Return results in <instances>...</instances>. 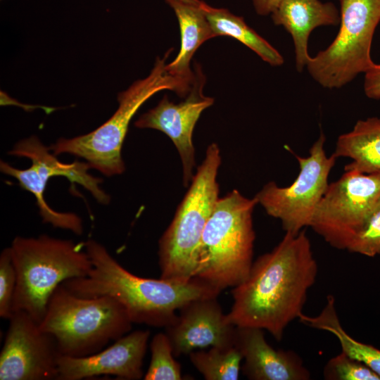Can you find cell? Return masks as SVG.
Segmentation results:
<instances>
[{
	"instance_id": "6da1fadb",
	"label": "cell",
	"mask_w": 380,
	"mask_h": 380,
	"mask_svg": "<svg viewBox=\"0 0 380 380\" xmlns=\"http://www.w3.org/2000/svg\"><path fill=\"white\" fill-rule=\"evenodd\" d=\"M318 266L305 229L286 232L270 251L253 261L246 279L232 288L227 314L238 327H255L281 341L288 325L303 313Z\"/></svg>"
},
{
	"instance_id": "7a4b0ae2",
	"label": "cell",
	"mask_w": 380,
	"mask_h": 380,
	"mask_svg": "<svg viewBox=\"0 0 380 380\" xmlns=\"http://www.w3.org/2000/svg\"><path fill=\"white\" fill-rule=\"evenodd\" d=\"M92 268L87 276L63 283L74 293L84 297L110 296L125 309L133 324L166 327L187 303L198 298L218 297L221 293L194 277L187 282L135 275L123 267L100 243L84 242Z\"/></svg>"
},
{
	"instance_id": "3957f363",
	"label": "cell",
	"mask_w": 380,
	"mask_h": 380,
	"mask_svg": "<svg viewBox=\"0 0 380 380\" xmlns=\"http://www.w3.org/2000/svg\"><path fill=\"white\" fill-rule=\"evenodd\" d=\"M257 204L236 189L219 198L201 237L194 277L220 291L246 279L253 262Z\"/></svg>"
},
{
	"instance_id": "277c9868",
	"label": "cell",
	"mask_w": 380,
	"mask_h": 380,
	"mask_svg": "<svg viewBox=\"0 0 380 380\" xmlns=\"http://www.w3.org/2000/svg\"><path fill=\"white\" fill-rule=\"evenodd\" d=\"M10 248L17 274L13 312L24 311L38 324L55 289L68 279L87 276L92 268L84 242L45 234L16 236Z\"/></svg>"
},
{
	"instance_id": "5b68a950",
	"label": "cell",
	"mask_w": 380,
	"mask_h": 380,
	"mask_svg": "<svg viewBox=\"0 0 380 380\" xmlns=\"http://www.w3.org/2000/svg\"><path fill=\"white\" fill-rule=\"evenodd\" d=\"M132 324L115 299L80 296L61 284L50 297L39 327L55 338L61 355L79 357L101 350L130 332Z\"/></svg>"
},
{
	"instance_id": "8992f818",
	"label": "cell",
	"mask_w": 380,
	"mask_h": 380,
	"mask_svg": "<svg viewBox=\"0 0 380 380\" xmlns=\"http://www.w3.org/2000/svg\"><path fill=\"white\" fill-rule=\"evenodd\" d=\"M170 49L163 58H157L150 74L134 82L118 96V108L103 125L87 134L71 139H59L49 148L53 154L70 153L82 158L103 175L122 174L125 169L122 148L129 125L139 108L153 95L171 90L180 96L189 93L191 82L173 76L166 69Z\"/></svg>"
},
{
	"instance_id": "52a82bcc",
	"label": "cell",
	"mask_w": 380,
	"mask_h": 380,
	"mask_svg": "<svg viewBox=\"0 0 380 380\" xmlns=\"http://www.w3.org/2000/svg\"><path fill=\"white\" fill-rule=\"evenodd\" d=\"M219 146L210 144L172 221L158 243L160 278L187 282L194 278L201 237L219 199Z\"/></svg>"
},
{
	"instance_id": "ba28073f",
	"label": "cell",
	"mask_w": 380,
	"mask_h": 380,
	"mask_svg": "<svg viewBox=\"0 0 380 380\" xmlns=\"http://www.w3.org/2000/svg\"><path fill=\"white\" fill-rule=\"evenodd\" d=\"M340 23L331 44L310 57V76L327 89L341 88L375 63L371 47L380 22V0H339Z\"/></svg>"
},
{
	"instance_id": "9c48e42d",
	"label": "cell",
	"mask_w": 380,
	"mask_h": 380,
	"mask_svg": "<svg viewBox=\"0 0 380 380\" xmlns=\"http://www.w3.org/2000/svg\"><path fill=\"white\" fill-rule=\"evenodd\" d=\"M50 151L37 137L31 136L19 141L8 152L10 155L30 159V167L18 169L1 161L0 170L4 174L15 178L21 188L33 194L44 223L80 235L83 232V225L79 216L72 213L57 212L46 202L44 191L49 179L56 176L65 177L72 184L76 183L82 186L101 204L109 203L110 197L100 186L102 179L88 172L91 167L86 161L64 163Z\"/></svg>"
},
{
	"instance_id": "30bf717a",
	"label": "cell",
	"mask_w": 380,
	"mask_h": 380,
	"mask_svg": "<svg viewBox=\"0 0 380 380\" xmlns=\"http://www.w3.org/2000/svg\"><path fill=\"white\" fill-rule=\"evenodd\" d=\"M380 206V170H345L329 183L310 227L331 246L347 250L356 234Z\"/></svg>"
},
{
	"instance_id": "8fae6325",
	"label": "cell",
	"mask_w": 380,
	"mask_h": 380,
	"mask_svg": "<svg viewBox=\"0 0 380 380\" xmlns=\"http://www.w3.org/2000/svg\"><path fill=\"white\" fill-rule=\"evenodd\" d=\"M325 136L321 132L306 157L293 153L299 173L287 186L270 182L255 196L270 216L280 220L285 232L296 234L310 227L315 210L328 186V178L338 158L327 156Z\"/></svg>"
},
{
	"instance_id": "7c38bea8",
	"label": "cell",
	"mask_w": 380,
	"mask_h": 380,
	"mask_svg": "<svg viewBox=\"0 0 380 380\" xmlns=\"http://www.w3.org/2000/svg\"><path fill=\"white\" fill-rule=\"evenodd\" d=\"M0 353L1 380L58 379L61 355L55 338L22 310L14 311Z\"/></svg>"
},
{
	"instance_id": "4fadbf2b",
	"label": "cell",
	"mask_w": 380,
	"mask_h": 380,
	"mask_svg": "<svg viewBox=\"0 0 380 380\" xmlns=\"http://www.w3.org/2000/svg\"><path fill=\"white\" fill-rule=\"evenodd\" d=\"M205 77L200 69L186 99L175 103L164 96L158 105L141 115L135 122L138 128H150L165 134L175 144L182 160L183 184L187 186L194 177L195 149L192 134L195 125L204 110L214 103L213 98L203 93Z\"/></svg>"
},
{
	"instance_id": "5bb4252c",
	"label": "cell",
	"mask_w": 380,
	"mask_h": 380,
	"mask_svg": "<svg viewBox=\"0 0 380 380\" xmlns=\"http://www.w3.org/2000/svg\"><path fill=\"white\" fill-rule=\"evenodd\" d=\"M236 328L217 297H206L183 305L175 320L164 329L177 357L208 347L234 346Z\"/></svg>"
},
{
	"instance_id": "9a60e30c",
	"label": "cell",
	"mask_w": 380,
	"mask_h": 380,
	"mask_svg": "<svg viewBox=\"0 0 380 380\" xmlns=\"http://www.w3.org/2000/svg\"><path fill=\"white\" fill-rule=\"evenodd\" d=\"M150 331H130L107 348L85 357L61 355L57 380H81L100 375H113L120 379L138 380L142 369Z\"/></svg>"
},
{
	"instance_id": "2e32d148",
	"label": "cell",
	"mask_w": 380,
	"mask_h": 380,
	"mask_svg": "<svg viewBox=\"0 0 380 380\" xmlns=\"http://www.w3.org/2000/svg\"><path fill=\"white\" fill-rule=\"evenodd\" d=\"M264 330L236 328L234 346L243 355V374L251 380H309L310 372L294 351L274 349Z\"/></svg>"
},
{
	"instance_id": "e0dca14e",
	"label": "cell",
	"mask_w": 380,
	"mask_h": 380,
	"mask_svg": "<svg viewBox=\"0 0 380 380\" xmlns=\"http://www.w3.org/2000/svg\"><path fill=\"white\" fill-rule=\"evenodd\" d=\"M271 15L274 23L284 27L291 35L298 72L307 66L311 57L308 45L312 30L340 23V11L336 6L332 2L319 0H281Z\"/></svg>"
},
{
	"instance_id": "ac0fdd59",
	"label": "cell",
	"mask_w": 380,
	"mask_h": 380,
	"mask_svg": "<svg viewBox=\"0 0 380 380\" xmlns=\"http://www.w3.org/2000/svg\"><path fill=\"white\" fill-rule=\"evenodd\" d=\"M165 1L177 18L181 37L179 51L166 64V69L173 76L192 82L194 72L190 68L191 60L198 47L215 35L203 9V1L196 5L179 0Z\"/></svg>"
},
{
	"instance_id": "d6986e66",
	"label": "cell",
	"mask_w": 380,
	"mask_h": 380,
	"mask_svg": "<svg viewBox=\"0 0 380 380\" xmlns=\"http://www.w3.org/2000/svg\"><path fill=\"white\" fill-rule=\"evenodd\" d=\"M334 155L351 162L344 170L354 169L363 173L380 170V118L370 117L358 120L348 132L336 141Z\"/></svg>"
},
{
	"instance_id": "ffe728a7",
	"label": "cell",
	"mask_w": 380,
	"mask_h": 380,
	"mask_svg": "<svg viewBox=\"0 0 380 380\" xmlns=\"http://www.w3.org/2000/svg\"><path fill=\"white\" fill-rule=\"evenodd\" d=\"M203 6L215 37L227 36L239 41L272 66L284 63L281 54L248 26L242 17L225 8L212 7L205 2Z\"/></svg>"
},
{
	"instance_id": "44dd1931",
	"label": "cell",
	"mask_w": 380,
	"mask_h": 380,
	"mask_svg": "<svg viewBox=\"0 0 380 380\" xmlns=\"http://www.w3.org/2000/svg\"><path fill=\"white\" fill-rule=\"evenodd\" d=\"M298 319L308 327L332 334L338 340L342 352L365 364L380 376V349L355 340L344 330L332 295L327 297L326 304L319 314L312 317L302 313Z\"/></svg>"
},
{
	"instance_id": "7402d4cb",
	"label": "cell",
	"mask_w": 380,
	"mask_h": 380,
	"mask_svg": "<svg viewBox=\"0 0 380 380\" xmlns=\"http://www.w3.org/2000/svg\"><path fill=\"white\" fill-rule=\"evenodd\" d=\"M189 357L206 380H237L239 377L243 355L235 346L196 350Z\"/></svg>"
},
{
	"instance_id": "603a6c76",
	"label": "cell",
	"mask_w": 380,
	"mask_h": 380,
	"mask_svg": "<svg viewBox=\"0 0 380 380\" xmlns=\"http://www.w3.org/2000/svg\"><path fill=\"white\" fill-rule=\"evenodd\" d=\"M150 349L151 361L144 379H184L181 365L175 359L170 341L165 331L153 336L150 343Z\"/></svg>"
},
{
	"instance_id": "cb8c5ba5",
	"label": "cell",
	"mask_w": 380,
	"mask_h": 380,
	"mask_svg": "<svg viewBox=\"0 0 380 380\" xmlns=\"http://www.w3.org/2000/svg\"><path fill=\"white\" fill-rule=\"evenodd\" d=\"M323 373L329 380H380L368 366L342 351L328 361Z\"/></svg>"
},
{
	"instance_id": "d4e9b609",
	"label": "cell",
	"mask_w": 380,
	"mask_h": 380,
	"mask_svg": "<svg viewBox=\"0 0 380 380\" xmlns=\"http://www.w3.org/2000/svg\"><path fill=\"white\" fill-rule=\"evenodd\" d=\"M17 274L10 247L0 255V317L8 319L13 313Z\"/></svg>"
},
{
	"instance_id": "484cf974",
	"label": "cell",
	"mask_w": 380,
	"mask_h": 380,
	"mask_svg": "<svg viewBox=\"0 0 380 380\" xmlns=\"http://www.w3.org/2000/svg\"><path fill=\"white\" fill-rule=\"evenodd\" d=\"M347 251L368 257L380 255V206L354 236Z\"/></svg>"
},
{
	"instance_id": "4316f807",
	"label": "cell",
	"mask_w": 380,
	"mask_h": 380,
	"mask_svg": "<svg viewBox=\"0 0 380 380\" xmlns=\"http://www.w3.org/2000/svg\"><path fill=\"white\" fill-rule=\"evenodd\" d=\"M364 91L371 99H380V64L375 63L365 73Z\"/></svg>"
},
{
	"instance_id": "83f0119b",
	"label": "cell",
	"mask_w": 380,
	"mask_h": 380,
	"mask_svg": "<svg viewBox=\"0 0 380 380\" xmlns=\"http://www.w3.org/2000/svg\"><path fill=\"white\" fill-rule=\"evenodd\" d=\"M256 13L260 15L272 14L281 0H252Z\"/></svg>"
},
{
	"instance_id": "f1b7e54d",
	"label": "cell",
	"mask_w": 380,
	"mask_h": 380,
	"mask_svg": "<svg viewBox=\"0 0 380 380\" xmlns=\"http://www.w3.org/2000/svg\"><path fill=\"white\" fill-rule=\"evenodd\" d=\"M179 1L191 4H196V5H200L203 2L200 0H179Z\"/></svg>"
}]
</instances>
